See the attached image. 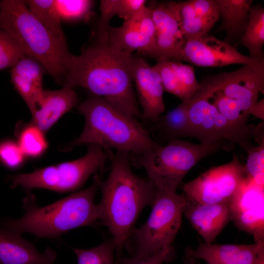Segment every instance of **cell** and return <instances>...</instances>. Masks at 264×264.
<instances>
[{
	"label": "cell",
	"instance_id": "obj_3",
	"mask_svg": "<svg viewBox=\"0 0 264 264\" xmlns=\"http://www.w3.org/2000/svg\"><path fill=\"white\" fill-rule=\"evenodd\" d=\"M97 176L89 187L47 206H39L34 196L28 195L22 201L23 215L18 219H3L0 228L20 235L28 233L57 240L72 229L94 225L101 218L99 204L94 202L99 189Z\"/></svg>",
	"mask_w": 264,
	"mask_h": 264
},
{
	"label": "cell",
	"instance_id": "obj_7",
	"mask_svg": "<svg viewBox=\"0 0 264 264\" xmlns=\"http://www.w3.org/2000/svg\"><path fill=\"white\" fill-rule=\"evenodd\" d=\"M86 154L73 161L38 169L32 173L10 176L11 187L27 191L47 189L60 193L74 191L81 187L92 175H100L109 151L95 144H88Z\"/></svg>",
	"mask_w": 264,
	"mask_h": 264
},
{
	"label": "cell",
	"instance_id": "obj_17",
	"mask_svg": "<svg viewBox=\"0 0 264 264\" xmlns=\"http://www.w3.org/2000/svg\"><path fill=\"white\" fill-rule=\"evenodd\" d=\"M44 67L34 58L24 55L11 68V82L31 114L36 110L44 89Z\"/></svg>",
	"mask_w": 264,
	"mask_h": 264
},
{
	"label": "cell",
	"instance_id": "obj_10",
	"mask_svg": "<svg viewBox=\"0 0 264 264\" xmlns=\"http://www.w3.org/2000/svg\"><path fill=\"white\" fill-rule=\"evenodd\" d=\"M247 180L244 165L239 157L212 167L182 186L189 202L214 204L229 202Z\"/></svg>",
	"mask_w": 264,
	"mask_h": 264
},
{
	"label": "cell",
	"instance_id": "obj_33",
	"mask_svg": "<svg viewBox=\"0 0 264 264\" xmlns=\"http://www.w3.org/2000/svg\"><path fill=\"white\" fill-rule=\"evenodd\" d=\"M264 142L253 147L248 152L247 162L244 165L247 178L264 186Z\"/></svg>",
	"mask_w": 264,
	"mask_h": 264
},
{
	"label": "cell",
	"instance_id": "obj_16",
	"mask_svg": "<svg viewBox=\"0 0 264 264\" xmlns=\"http://www.w3.org/2000/svg\"><path fill=\"white\" fill-rule=\"evenodd\" d=\"M183 213L204 242L208 243L214 242L231 219L228 202L204 204L186 201Z\"/></svg>",
	"mask_w": 264,
	"mask_h": 264
},
{
	"label": "cell",
	"instance_id": "obj_29",
	"mask_svg": "<svg viewBox=\"0 0 264 264\" xmlns=\"http://www.w3.org/2000/svg\"><path fill=\"white\" fill-rule=\"evenodd\" d=\"M157 60L156 64L153 67L160 76L164 91L176 96L182 102H186L183 88L172 65V61L164 59Z\"/></svg>",
	"mask_w": 264,
	"mask_h": 264
},
{
	"label": "cell",
	"instance_id": "obj_13",
	"mask_svg": "<svg viewBox=\"0 0 264 264\" xmlns=\"http://www.w3.org/2000/svg\"><path fill=\"white\" fill-rule=\"evenodd\" d=\"M264 186L248 181L229 202L231 219L241 229L264 241Z\"/></svg>",
	"mask_w": 264,
	"mask_h": 264
},
{
	"label": "cell",
	"instance_id": "obj_36",
	"mask_svg": "<svg viewBox=\"0 0 264 264\" xmlns=\"http://www.w3.org/2000/svg\"><path fill=\"white\" fill-rule=\"evenodd\" d=\"M175 251L172 245L166 247L152 255L132 256L121 258L118 264H162L171 261L175 257Z\"/></svg>",
	"mask_w": 264,
	"mask_h": 264
},
{
	"label": "cell",
	"instance_id": "obj_15",
	"mask_svg": "<svg viewBox=\"0 0 264 264\" xmlns=\"http://www.w3.org/2000/svg\"><path fill=\"white\" fill-rule=\"evenodd\" d=\"M263 250L264 241L250 244L199 242L196 249L186 250L185 262L193 264L197 260H203L207 264H256Z\"/></svg>",
	"mask_w": 264,
	"mask_h": 264
},
{
	"label": "cell",
	"instance_id": "obj_20",
	"mask_svg": "<svg viewBox=\"0 0 264 264\" xmlns=\"http://www.w3.org/2000/svg\"><path fill=\"white\" fill-rule=\"evenodd\" d=\"M221 19L217 31H224L225 42L239 41L245 32L253 0H214Z\"/></svg>",
	"mask_w": 264,
	"mask_h": 264
},
{
	"label": "cell",
	"instance_id": "obj_38",
	"mask_svg": "<svg viewBox=\"0 0 264 264\" xmlns=\"http://www.w3.org/2000/svg\"><path fill=\"white\" fill-rule=\"evenodd\" d=\"M248 114H252L256 117L264 119V99L257 101L248 111Z\"/></svg>",
	"mask_w": 264,
	"mask_h": 264
},
{
	"label": "cell",
	"instance_id": "obj_24",
	"mask_svg": "<svg viewBox=\"0 0 264 264\" xmlns=\"http://www.w3.org/2000/svg\"><path fill=\"white\" fill-rule=\"evenodd\" d=\"M239 42L248 49L250 57L264 58V8L262 5L251 6L247 26Z\"/></svg>",
	"mask_w": 264,
	"mask_h": 264
},
{
	"label": "cell",
	"instance_id": "obj_4",
	"mask_svg": "<svg viewBox=\"0 0 264 264\" xmlns=\"http://www.w3.org/2000/svg\"><path fill=\"white\" fill-rule=\"evenodd\" d=\"M85 125L80 135L69 148L95 144L106 150L137 155L159 144L136 118L116 109L103 98L91 94L78 107Z\"/></svg>",
	"mask_w": 264,
	"mask_h": 264
},
{
	"label": "cell",
	"instance_id": "obj_35",
	"mask_svg": "<svg viewBox=\"0 0 264 264\" xmlns=\"http://www.w3.org/2000/svg\"><path fill=\"white\" fill-rule=\"evenodd\" d=\"M24 155L17 142L5 140L0 142V162L9 169H16L22 165Z\"/></svg>",
	"mask_w": 264,
	"mask_h": 264
},
{
	"label": "cell",
	"instance_id": "obj_27",
	"mask_svg": "<svg viewBox=\"0 0 264 264\" xmlns=\"http://www.w3.org/2000/svg\"><path fill=\"white\" fill-rule=\"evenodd\" d=\"M44 134L30 123L18 133L17 143L24 156L36 157L44 152L48 145Z\"/></svg>",
	"mask_w": 264,
	"mask_h": 264
},
{
	"label": "cell",
	"instance_id": "obj_8",
	"mask_svg": "<svg viewBox=\"0 0 264 264\" xmlns=\"http://www.w3.org/2000/svg\"><path fill=\"white\" fill-rule=\"evenodd\" d=\"M186 204L182 195L157 190L148 219L132 230L127 241L131 256L152 255L171 245L180 227Z\"/></svg>",
	"mask_w": 264,
	"mask_h": 264
},
{
	"label": "cell",
	"instance_id": "obj_32",
	"mask_svg": "<svg viewBox=\"0 0 264 264\" xmlns=\"http://www.w3.org/2000/svg\"><path fill=\"white\" fill-rule=\"evenodd\" d=\"M153 4L154 3L149 6H144L131 18L125 21L123 24L138 30L154 42L155 28L152 16Z\"/></svg>",
	"mask_w": 264,
	"mask_h": 264
},
{
	"label": "cell",
	"instance_id": "obj_28",
	"mask_svg": "<svg viewBox=\"0 0 264 264\" xmlns=\"http://www.w3.org/2000/svg\"><path fill=\"white\" fill-rule=\"evenodd\" d=\"M73 249L77 257V264H116L112 240L90 249Z\"/></svg>",
	"mask_w": 264,
	"mask_h": 264
},
{
	"label": "cell",
	"instance_id": "obj_6",
	"mask_svg": "<svg viewBox=\"0 0 264 264\" xmlns=\"http://www.w3.org/2000/svg\"><path fill=\"white\" fill-rule=\"evenodd\" d=\"M228 141L196 144L173 139L137 155H131V163L143 168L156 189L176 192L187 173L201 159L221 149L230 150Z\"/></svg>",
	"mask_w": 264,
	"mask_h": 264
},
{
	"label": "cell",
	"instance_id": "obj_18",
	"mask_svg": "<svg viewBox=\"0 0 264 264\" xmlns=\"http://www.w3.org/2000/svg\"><path fill=\"white\" fill-rule=\"evenodd\" d=\"M56 257L50 247L41 252L21 235L0 228V264H53Z\"/></svg>",
	"mask_w": 264,
	"mask_h": 264
},
{
	"label": "cell",
	"instance_id": "obj_5",
	"mask_svg": "<svg viewBox=\"0 0 264 264\" xmlns=\"http://www.w3.org/2000/svg\"><path fill=\"white\" fill-rule=\"evenodd\" d=\"M0 29L15 39L25 55L39 62L62 86L75 55L69 51L66 41L57 38L37 20L24 0H0Z\"/></svg>",
	"mask_w": 264,
	"mask_h": 264
},
{
	"label": "cell",
	"instance_id": "obj_2",
	"mask_svg": "<svg viewBox=\"0 0 264 264\" xmlns=\"http://www.w3.org/2000/svg\"><path fill=\"white\" fill-rule=\"evenodd\" d=\"M111 167L109 176L103 181L97 176L102 197L98 203L102 224L112 236L116 252L115 264L121 259V253L143 209L152 205L156 188L148 177L135 175L131 166L130 153L109 150Z\"/></svg>",
	"mask_w": 264,
	"mask_h": 264
},
{
	"label": "cell",
	"instance_id": "obj_40",
	"mask_svg": "<svg viewBox=\"0 0 264 264\" xmlns=\"http://www.w3.org/2000/svg\"></svg>",
	"mask_w": 264,
	"mask_h": 264
},
{
	"label": "cell",
	"instance_id": "obj_21",
	"mask_svg": "<svg viewBox=\"0 0 264 264\" xmlns=\"http://www.w3.org/2000/svg\"><path fill=\"white\" fill-rule=\"evenodd\" d=\"M107 42L119 50L132 54L134 51L147 55L153 48L154 42L138 30L122 25L110 26L107 30Z\"/></svg>",
	"mask_w": 264,
	"mask_h": 264
},
{
	"label": "cell",
	"instance_id": "obj_34",
	"mask_svg": "<svg viewBox=\"0 0 264 264\" xmlns=\"http://www.w3.org/2000/svg\"><path fill=\"white\" fill-rule=\"evenodd\" d=\"M172 65L178 77L183 88L186 102L190 101L199 88L193 66L172 61Z\"/></svg>",
	"mask_w": 264,
	"mask_h": 264
},
{
	"label": "cell",
	"instance_id": "obj_1",
	"mask_svg": "<svg viewBox=\"0 0 264 264\" xmlns=\"http://www.w3.org/2000/svg\"><path fill=\"white\" fill-rule=\"evenodd\" d=\"M133 56L113 47L107 41H96L75 56L62 86L82 87L120 110L141 117L133 85Z\"/></svg>",
	"mask_w": 264,
	"mask_h": 264
},
{
	"label": "cell",
	"instance_id": "obj_14",
	"mask_svg": "<svg viewBox=\"0 0 264 264\" xmlns=\"http://www.w3.org/2000/svg\"><path fill=\"white\" fill-rule=\"evenodd\" d=\"M132 77L141 106V117L153 123L164 111V92L156 70L142 57L133 56Z\"/></svg>",
	"mask_w": 264,
	"mask_h": 264
},
{
	"label": "cell",
	"instance_id": "obj_37",
	"mask_svg": "<svg viewBox=\"0 0 264 264\" xmlns=\"http://www.w3.org/2000/svg\"><path fill=\"white\" fill-rule=\"evenodd\" d=\"M196 14L202 18L217 22L220 14L214 0H192Z\"/></svg>",
	"mask_w": 264,
	"mask_h": 264
},
{
	"label": "cell",
	"instance_id": "obj_23",
	"mask_svg": "<svg viewBox=\"0 0 264 264\" xmlns=\"http://www.w3.org/2000/svg\"><path fill=\"white\" fill-rule=\"evenodd\" d=\"M154 124L155 128L169 141L181 137H193L187 102H182L176 108L160 115Z\"/></svg>",
	"mask_w": 264,
	"mask_h": 264
},
{
	"label": "cell",
	"instance_id": "obj_11",
	"mask_svg": "<svg viewBox=\"0 0 264 264\" xmlns=\"http://www.w3.org/2000/svg\"><path fill=\"white\" fill-rule=\"evenodd\" d=\"M152 16L155 28L154 44L147 55L157 60L179 61L186 42L181 29L177 2H154Z\"/></svg>",
	"mask_w": 264,
	"mask_h": 264
},
{
	"label": "cell",
	"instance_id": "obj_31",
	"mask_svg": "<svg viewBox=\"0 0 264 264\" xmlns=\"http://www.w3.org/2000/svg\"><path fill=\"white\" fill-rule=\"evenodd\" d=\"M24 55L15 39L0 29V70L11 68Z\"/></svg>",
	"mask_w": 264,
	"mask_h": 264
},
{
	"label": "cell",
	"instance_id": "obj_9",
	"mask_svg": "<svg viewBox=\"0 0 264 264\" xmlns=\"http://www.w3.org/2000/svg\"><path fill=\"white\" fill-rule=\"evenodd\" d=\"M187 105L193 137L201 144L224 140L237 144L247 152L253 147L252 140L256 138L257 127L245 129L230 122L219 112L200 86Z\"/></svg>",
	"mask_w": 264,
	"mask_h": 264
},
{
	"label": "cell",
	"instance_id": "obj_19",
	"mask_svg": "<svg viewBox=\"0 0 264 264\" xmlns=\"http://www.w3.org/2000/svg\"><path fill=\"white\" fill-rule=\"evenodd\" d=\"M78 97L72 88L59 90L44 89L30 123L44 133L64 114L78 104Z\"/></svg>",
	"mask_w": 264,
	"mask_h": 264
},
{
	"label": "cell",
	"instance_id": "obj_12",
	"mask_svg": "<svg viewBox=\"0 0 264 264\" xmlns=\"http://www.w3.org/2000/svg\"><path fill=\"white\" fill-rule=\"evenodd\" d=\"M258 59H261L242 54L224 41L204 35L186 40L179 61L198 66L221 67L234 64L247 65Z\"/></svg>",
	"mask_w": 264,
	"mask_h": 264
},
{
	"label": "cell",
	"instance_id": "obj_22",
	"mask_svg": "<svg viewBox=\"0 0 264 264\" xmlns=\"http://www.w3.org/2000/svg\"><path fill=\"white\" fill-rule=\"evenodd\" d=\"M145 0H102L100 16L97 24V40L107 39L109 23L116 15L125 21L131 18L137 11L146 5Z\"/></svg>",
	"mask_w": 264,
	"mask_h": 264
},
{
	"label": "cell",
	"instance_id": "obj_30",
	"mask_svg": "<svg viewBox=\"0 0 264 264\" xmlns=\"http://www.w3.org/2000/svg\"><path fill=\"white\" fill-rule=\"evenodd\" d=\"M93 3L90 0H55L61 20L68 22L84 19L89 14Z\"/></svg>",
	"mask_w": 264,
	"mask_h": 264
},
{
	"label": "cell",
	"instance_id": "obj_25",
	"mask_svg": "<svg viewBox=\"0 0 264 264\" xmlns=\"http://www.w3.org/2000/svg\"><path fill=\"white\" fill-rule=\"evenodd\" d=\"M181 29L186 40L205 35L216 21L200 17L196 14L192 0L178 2Z\"/></svg>",
	"mask_w": 264,
	"mask_h": 264
},
{
	"label": "cell",
	"instance_id": "obj_39",
	"mask_svg": "<svg viewBox=\"0 0 264 264\" xmlns=\"http://www.w3.org/2000/svg\"><path fill=\"white\" fill-rule=\"evenodd\" d=\"M256 264H264V250L261 252Z\"/></svg>",
	"mask_w": 264,
	"mask_h": 264
},
{
	"label": "cell",
	"instance_id": "obj_26",
	"mask_svg": "<svg viewBox=\"0 0 264 264\" xmlns=\"http://www.w3.org/2000/svg\"><path fill=\"white\" fill-rule=\"evenodd\" d=\"M25 4L32 14L46 28L60 40L66 41L61 19L55 0H26Z\"/></svg>",
	"mask_w": 264,
	"mask_h": 264
}]
</instances>
